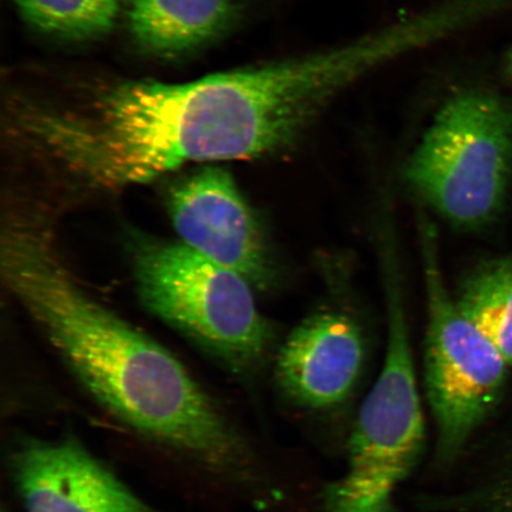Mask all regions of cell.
<instances>
[{"label":"cell","mask_w":512,"mask_h":512,"mask_svg":"<svg viewBox=\"0 0 512 512\" xmlns=\"http://www.w3.org/2000/svg\"><path fill=\"white\" fill-rule=\"evenodd\" d=\"M15 114L25 143L93 190L143 185L189 163L287 150L253 66L183 83L125 81L83 107L30 105Z\"/></svg>","instance_id":"6da1fadb"},{"label":"cell","mask_w":512,"mask_h":512,"mask_svg":"<svg viewBox=\"0 0 512 512\" xmlns=\"http://www.w3.org/2000/svg\"><path fill=\"white\" fill-rule=\"evenodd\" d=\"M0 271L12 298L28 313L87 393L130 427L174 414L191 375L162 345L133 328L83 290L38 220H4Z\"/></svg>","instance_id":"7a4b0ae2"},{"label":"cell","mask_w":512,"mask_h":512,"mask_svg":"<svg viewBox=\"0 0 512 512\" xmlns=\"http://www.w3.org/2000/svg\"><path fill=\"white\" fill-rule=\"evenodd\" d=\"M393 247V243L382 246L388 309L386 357L358 412L344 475L326 491L325 512L392 511L396 491L424 451V409Z\"/></svg>","instance_id":"3957f363"},{"label":"cell","mask_w":512,"mask_h":512,"mask_svg":"<svg viewBox=\"0 0 512 512\" xmlns=\"http://www.w3.org/2000/svg\"><path fill=\"white\" fill-rule=\"evenodd\" d=\"M132 259L139 297L153 315L235 373H247L264 360L272 331L242 275L181 241L136 236Z\"/></svg>","instance_id":"277c9868"},{"label":"cell","mask_w":512,"mask_h":512,"mask_svg":"<svg viewBox=\"0 0 512 512\" xmlns=\"http://www.w3.org/2000/svg\"><path fill=\"white\" fill-rule=\"evenodd\" d=\"M409 184L453 226H486L512 176V105L482 88L448 98L409 158Z\"/></svg>","instance_id":"5b68a950"},{"label":"cell","mask_w":512,"mask_h":512,"mask_svg":"<svg viewBox=\"0 0 512 512\" xmlns=\"http://www.w3.org/2000/svg\"><path fill=\"white\" fill-rule=\"evenodd\" d=\"M428 300L425 389L437 430L440 465L456 460L498 399L507 361L448 293L441 274L437 232L419 219Z\"/></svg>","instance_id":"8992f818"},{"label":"cell","mask_w":512,"mask_h":512,"mask_svg":"<svg viewBox=\"0 0 512 512\" xmlns=\"http://www.w3.org/2000/svg\"><path fill=\"white\" fill-rule=\"evenodd\" d=\"M448 35L444 12L427 6L341 46L262 63L267 106L293 146L326 108L364 76L443 42Z\"/></svg>","instance_id":"52a82bcc"},{"label":"cell","mask_w":512,"mask_h":512,"mask_svg":"<svg viewBox=\"0 0 512 512\" xmlns=\"http://www.w3.org/2000/svg\"><path fill=\"white\" fill-rule=\"evenodd\" d=\"M166 209L185 246L258 290L275 284L277 267L264 230L229 172L209 165L182 179L169 190Z\"/></svg>","instance_id":"ba28073f"},{"label":"cell","mask_w":512,"mask_h":512,"mask_svg":"<svg viewBox=\"0 0 512 512\" xmlns=\"http://www.w3.org/2000/svg\"><path fill=\"white\" fill-rule=\"evenodd\" d=\"M11 473L25 512H158L74 438L28 440Z\"/></svg>","instance_id":"9c48e42d"},{"label":"cell","mask_w":512,"mask_h":512,"mask_svg":"<svg viewBox=\"0 0 512 512\" xmlns=\"http://www.w3.org/2000/svg\"><path fill=\"white\" fill-rule=\"evenodd\" d=\"M360 326L341 312L316 313L300 323L279 351L275 380L293 405L328 411L354 390L364 363Z\"/></svg>","instance_id":"30bf717a"},{"label":"cell","mask_w":512,"mask_h":512,"mask_svg":"<svg viewBox=\"0 0 512 512\" xmlns=\"http://www.w3.org/2000/svg\"><path fill=\"white\" fill-rule=\"evenodd\" d=\"M238 0H127L134 42L159 56L206 47L234 27Z\"/></svg>","instance_id":"8fae6325"},{"label":"cell","mask_w":512,"mask_h":512,"mask_svg":"<svg viewBox=\"0 0 512 512\" xmlns=\"http://www.w3.org/2000/svg\"><path fill=\"white\" fill-rule=\"evenodd\" d=\"M456 302L512 364V256L476 268L460 288Z\"/></svg>","instance_id":"7c38bea8"},{"label":"cell","mask_w":512,"mask_h":512,"mask_svg":"<svg viewBox=\"0 0 512 512\" xmlns=\"http://www.w3.org/2000/svg\"><path fill=\"white\" fill-rule=\"evenodd\" d=\"M31 28L61 40L86 42L115 28L121 0H12Z\"/></svg>","instance_id":"4fadbf2b"},{"label":"cell","mask_w":512,"mask_h":512,"mask_svg":"<svg viewBox=\"0 0 512 512\" xmlns=\"http://www.w3.org/2000/svg\"><path fill=\"white\" fill-rule=\"evenodd\" d=\"M479 501H462V499H451L453 503H475L482 507L485 512H512V472L504 480L486 491V494Z\"/></svg>","instance_id":"5bb4252c"},{"label":"cell","mask_w":512,"mask_h":512,"mask_svg":"<svg viewBox=\"0 0 512 512\" xmlns=\"http://www.w3.org/2000/svg\"><path fill=\"white\" fill-rule=\"evenodd\" d=\"M503 69L505 76L512 83V48L505 55Z\"/></svg>","instance_id":"9a60e30c"},{"label":"cell","mask_w":512,"mask_h":512,"mask_svg":"<svg viewBox=\"0 0 512 512\" xmlns=\"http://www.w3.org/2000/svg\"><path fill=\"white\" fill-rule=\"evenodd\" d=\"M499 3H501V2H499ZM501 8H502V5H501Z\"/></svg>","instance_id":"2e32d148"}]
</instances>
